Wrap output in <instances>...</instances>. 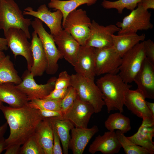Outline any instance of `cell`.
Listing matches in <instances>:
<instances>
[{"instance_id":"obj_45","label":"cell","mask_w":154,"mask_h":154,"mask_svg":"<svg viewBox=\"0 0 154 154\" xmlns=\"http://www.w3.org/2000/svg\"><path fill=\"white\" fill-rule=\"evenodd\" d=\"M147 105L153 116H154V103L146 101Z\"/></svg>"},{"instance_id":"obj_28","label":"cell","mask_w":154,"mask_h":154,"mask_svg":"<svg viewBox=\"0 0 154 154\" xmlns=\"http://www.w3.org/2000/svg\"><path fill=\"white\" fill-rule=\"evenodd\" d=\"M22 80L10 59V56H6L0 62V84L13 83L17 85Z\"/></svg>"},{"instance_id":"obj_22","label":"cell","mask_w":154,"mask_h":154,"mask_svg":"<svg viewBox=\"0 0 154 154\" xmlns=\"http://www.w3.org/2000/svg\"><path fill=\"white\" fill-rule=\"evenodd\" d=\"M154 122L143 120L137 132L133 135L127 137L134 144L140 146L148 151L150 154L154 153Z\"/></svg>"},{"instance_id":"obj_29","label":"cell","mask_w":154,"mask_h":154,"mask_svg":"<svg viewBox=\"0 0 154 154\" xmlns=\"http://www.w3.org/2000/svg\"><path fill=\"white\" fill-rule=\"evenodd\" d=\"M104 125L109 131L118 130L124 134L131 129L129 118L119 112L110 114L105 121Z\"/></svg>"},{"instance_id":"obj_40","label":"cell","mask_w":154,"mask_h":154,"mask_svg":"<svg viewBox=\"0 0 154 154\" xmlns=\"http://www.w3.org/2000/svg\"><path fill=\"white\" fill-rule=\"evenodd\" d=\"M21 145L15 144L7 146L6 149L5 154H20L21 150Z\"/></svg>"},{"instance_id":"obj_21","label":"cell","mask_w":154,"mask_h":154,"mask_svg":"<svg viewBox=\"0 0 154 154\" xmlns=\"http://www.w3.org/2000/svg\"><path fill=\"white\" fill-rule=\"evenodd\" d=\"M32 36L31 43L33 63L30 72L34 77L41 76L46 70L47 60L40 40L34 31Z\"/></svg>"},{"instance_id":"obj_8","label":"cell","mask_w":154,"mask_h":154,"mask_svg":"<svg viewBox=\"0 0 154 154\" xmlns=\"http://www.w3.org/2000/svg\"><path fill=\"white\" fill-rule=\"evenodd\" d=\"M151 14L148 10L141 6L137 7L116 25L120 29L118 34L128 33H136L139 31L152 29L153 25L151 22Z\"/></svg>"},{"instance_id":"obj_18","label":"cell","mask_w":154,"mask_h":154,"mask_svg":"<svg viewBox=\"0 0 154 154\" xmlns=\"http://www.w3.org/2000/svg\"><path fill=\"white\" fill-rule=\"evenodd\" d=\"M53 37L63 57L74 66L80 45L69 33L64 29Z\"/></svg>"},{"instance_id":"obj_12","label":"cell","mask_w":154,"mask_h":154,"mask_svg":"<svg viewBox=\"0 0 154 154\" xmlns=\"http://www.w3.org/2000/svg\"><path fill=\"white\" fill-rule=\"evenodd\" d=\"M95 72L96 76L106 74H117L121 57L113 47L95 48Z\"/></svg>"},{"instance_id":"obj_44","label":"cell","mask_w":154,"mask_h":154,"mask_svg":"<svg viewBox=\"0 0 154 154\" xmlns=\"http://www.w3.org/2000/svg\"><path fill=\"white\" fill-rule=\"evenodd\" d=\"M8 124L6 122L0 126V137L3 136L7 130Z\"/></svg>"},{"instance_id":"obj_14","label":"cell","mask_w":154,"mask_h":154,"mask_svg":"<svg viewBox=\"0 0 154 154\" xmlns=\"http://www.w3.org/2000/svg\"><path fill=\"white\" fill-rule=\"evenodd\" d=\"M95 113L93 106L77 96L71 107L63 115L75 127L87 128L91 117Z\"/></svg>"},{"instance_id":"obj_47","label":"cell","mask_w":154,"mask_h":154,"mask_svg":"<svg viewBox=\"0 0 154 154\" xmlns=\"http://www.w3.org/2000/svg\"><path fill=\"white\" fill-rule=\"evenodd\" d=\"M3 105V102L0 100V108Z\"/></svg>"},{"instance_id":"obj_20","label":"cell","mask_w":154,"mask_h":154,"mask_svg":"<svg viewBox=\"0 0 154 154\" xmlns=\"http://www.w3.org/2000/svg\"><path fill=\"white\" fill-rule=\"evenodd\" d=\"M71 131L69 148L73 154H82L92 137L99 131V129L97 126L94 125L90 128L74 127Z\"/></svg>"},{"instance_id":"obj_42","label":"cell","mask_w":154,"mask_h":154,"mask_svg":"<svg viewBox=\"0 0 154 154\" xmlns=\"http://www.w3.org/2000/svg\"><path fill=\"white\" fill-rule=\"evenodd\" d=\"M8 48L5 38L0 37V50L2 51L6 50Z\"/></svg>"},{"instance_id":"obj_36","label":"cell","mask_w":154,"mask_h":154,"mask_svg":"<svg viewBox=\"0 0 154 154\" xmlns=\"http://www.w3.org/2000/svg\"><path fill=\"white\" fill-rule=\"evenodd\" d=\"M145 53L146 58L154 65V43L151 39L143 41Z\"/></svg>"},{"instance_id":"obj_39","label":"cell","mask_w":154,"mask_h":154,"mask_svg":"<svg viewBox=\"0 0 154 154\" xmlns=\"http://www.w3.org/2000/svg\"><path fill=\"white\" fill-rule=\"evenodd\" d=\"M38 112L43 119L51 117L63 116L61 111L51 110L42 109H38Z\"/></svg>"},{"instance_id":"obj_19","label":"cell","mask_w":154,"mask_h":154,"mask_svg":"<svg viewBox=\"0 0 154 154\" xmlns=\"http://www.w3.org/2000/svg\"><path fill=\"white\" fill-rule=\"evenodd\" d=\"M121 148L116 132L108 131L102 135L96 137L90 145L88 151L92 154L97 152L103 154H114L119 153Z\"/></svg>"},{"instance_id":"obj_32","label":"cell","mask_w":154,"mask_h":154,"mask_svg":"<svg viewBox=\"0 0 154 154\" xmlns=\"http://www.w3.org/2000/svg\"><path fill=\"white\" fill-rule=\"evenodd\" d=\"M62 99H36L29 101L28 104L35 109L60 111Z\"/></svg>"},{"instance_id":"obj_6","label":"cell","mask_w":154,"mask_h":154,"mask_svg":"<svg viewBox=\"0 0 154 154\" xmlns=\"http://www.w3.org/2000/svg\"><path fill=\"white\" fill-rule=\"evenodd\" d=\"M145 57L143 41L123 55L118 74L125 83L129 84L133 82Z\"/></svg>"},{"instance_id":"obj_43","label":"cell","mask_w":154,"mask_h":154,"mask_svg":"<svg viewBox=\"0 0 154 154\" xmlns=\"http://www.w3.org/2000/svg\"><path fill=\"white\" fill-rule=\"evenodd\" d=\"M7 147L5 139L3 136L0 137V154L4 150H5Z\"/></svg>"},{"instance_id":"obj_7","label":"cell","mask_w":154,"mask_h":154,"mask_svg":"<svg viewBox=\"0 0 154 154\" xmlns=\"http://www.w3.org/2000/svg\"><path fill=\"white\" fill-rule=\"evenodd\" d=\"M91 23L86 11L80 9L70 12L62 23V27L80 46L85 45L90 32Z\"/></svg>"},{"instance_id":"obj_25","label":"cell","mask_w":154,"mask_h":154,"mask_svg":"<svg viewBox=\"0 0 154 154\" xmlns=\"http://www.w3.org/2000/svg\"><path fill=\"white\" fill-rule=\"evenodd\" d=\"M34 135L44 154H52L53 131L48 118H44L40 122Z\"/></svg>"},{"instance_id":"obj_33","label":"cell","mask_w":154,"mask_h":154,"mask_svg":"<svg viewBox=\"0 0 154 154\" xmlns=\"http://www.w3.org/2000/svg\"><path fill=\"white\" fill-rule=\"evenodd\" d=\"M22 145L20 154H44L34 134Z\"/></svg>"},{"instance_id":"obj_23","label":"cell","mask_w":154,"mask_h":154,"mask_svg":"<svg viewBox=\"0 0 154 154\" xmlns=\"http://www.w3.org/2000/svg\"><path fill=\"white\" fill-rule=\"evenodd\" d=\"M0 100L15 108L22 107L29 102L27 96L13 83L0 84Z\"/></svg>"},{"instance_id":"obj_26","label":"cell","mask_w":154,"mask_h":154,"mask_svg":"<svg viewBox=\"0 0 154 154\" xmlns=\"http://www.w3.org/2000/svg\"><path fill=\"white\" fill-rule=\"evenodd\" d=\"M52 127L56 132L62 144L63 152L68 153L69 144L70 139V132L74 127L73 123L63 116L48 118Z\"/></svg>"},{"instance_id":"obj_15","label":"cell","mask_w":154,"mask_h":154,"mask_svg":"<svg viewBox=\"0 0 154 154\" xmlns=\"http://www.w3.org/2000/svg\"><path fill=\"white\" fill-rule=\"evenodd\" d=\"M95 49L85 45L80 46L74 66L76 73L93 80L96 76Z\"/></svg>"},{"instance_id":"obj_16","label":"cell","mask_w":154,"mask_h":154,"mask_svg":"<svg viewBox=\"0 0 154 154\" xmlns=\"http://www.w3.org/2000/svg\"><path fill=\"white\" fill-rule=\"evenodd\" d=\"M146 98L137 89L127 90L124 97V105L132 113L143 120L154 122L153 116L147 105Z\"/></svg>"},{"instance_id":"obj_41","label":"cell","mask_w":154,"mask_h":154,"mask_svg":"<svg viewBox=\"0 0 154 154\" xmlns=\"http://www.w3.org/2000/svg\"><path fill=\"white\" fill-rule=\"evenodd\" d=\"M143 9L148 10L149 9H154V0H142L138 4Z\"/></svg>"},{"instance_id":"obj_31","label":"cell","mask_w":154,"mask_h":154,"mask_svg":"<svg viewBox=\"0 0 154 154\" xmlns=\"http://www.w3.org/2000/svg\"><path fill=\"white\" fill-rule=\"evenodd\" d=\"M117 138L126 154H150L144 148L136 145L125 136L124 133L117 130L116 131Z\"/></svg>"},{"instance_id":"obj_3","label":"cell","mask_w":154,"mask_h":154,"mask_svg":"<svg viewBox=\"0 0 154 154\" xmlns=\"http://www.w3.org/2000/svg\"><path fill=\"white\" fill-rule=\"evenodd\" d=\"M31 22L30 19L24 17L14 0H0V29L3 30L4 34L11 28H18L30 39L29 27Z\"/></svg>"},{"instance_id":"obj_35","label":"cell","mask_w":154,"mask_h":154,"mask_svg":"<svg viewBox=\"0 0 154 154\" xmlns=\"http://www.w3.org/2000/svg\"><path fill=\"white\" fill-rule=\"evenodd\" d=\"M71 75L65 71L59 74L55 81L54 89H61L68 88L71 86Z\"/></svg>"},{"instance_id":"obj_9","label":"cell","mask_w":154,"mask_h":154,"mask_svg":"<svg viewBox=\"0 0 154 154\" xmlns=\"http://www.w3.org/2000/svg\"><path fill=\"white\" fill-rule=\"evenodd\" d=\"M34 77L27 70L23 74L21 83L16 85V87L27 96L29 101L44 98L54 90L57 78L52 77L45 84H39L36 83Z\"/></svg>"},{"instance_id":"obj_17","label":"cell","mask_w":154,"mask_h":154,"mask_svg":"<svg viewBox=\"0 0 154 154\" xmlns=\"http://www.w3.org/2000/svg\"><path fill=\"white\" fill-rule=\"evenodd\" d=\"M133 82L145 98L154 99V65L146 57Z\"/></svg>"},{"instance_id":"obj_4","label":"cell","mask_w":154,"mask_h":154,"mask_svg":"<svg viewBox=\"0 0 154 154\" xmlns=\"http://www.w3.org/2000/svg\"><path fill=\"white\" fill-rule=\"evenodd\" d=\"M71 75V86L76 90L77 96L91 104L95 113L100 112L105 104L102 94L94 80L76 73Z\"/></svg>"},{"instance_id":"obj_30","label":"cell","mask_w":154,"mask_h":154,"mask_svg":"<svg viewBox=\"0 0 154 154\" xmlns=\"http://www.w3.org/2000/svg\"><path fill=\"white\" fill-rule=\"evenodd\" d=\"M142 0H117L111 1L104 0L101 3L102 6L106 9H115L118 13H122L125 9L131 11L134 9L138 4Z\"/></svg>"},{"instance_id":"obj_24","label":"cell","mask_w":154,"mask_h":154,"mask_svg":"<svg viewBox=\"0 0 154 154\" xmlns=\"http://www.w3.org/2000/svg\"><path fill=\"white\" fill-rule=\"evenodd\" d=\"M145 34L128 33L112 35L113 47L121 57L127 51L140 42L144 40Z\"/></svg>"},{"instance_id":"obj_37","label":"cell","mask_w":154,"mask_h":154,"mask_svg":"<svg viewBox=\"0 0 154 154\" xmlns=\"http://www.w3.org/2000/svg\"><path fill=\"white\" fill-rule=\"evenodd\" d=\"M68 88L61 89H54L44 98L51 100L62 99L68 92Z\"/></svg>"},{"instance_id":"obj_13","label":"cell","mask_w":154,"mask_h":154,"mask_svg":"<svg viewBox=\"0 0 154 154\" xmlns=\"http://www.w3.org/2000/svg\"><path fill=\"white\" fill-rule=\"evenodd\" d=\"M23 14L34 17L44 23L53 37L57 35L63 30L61 25L63 17L62 13L58 10L52 12L45 4L40 6L36 11L31 7H27L25 9Z\"/></svg>"},{"instance_id":"obj_38","label":"cell","mask_w":154,"mask_h":154,"mask_svg":"<svg viewBox=\"0 0 154 154\" xmlns=\"http://www.w3.org/2000/svg\"><path fill=\"white\" fill-rule=\"evenodd\" d=\"M52 128L53 131L52 154H62L63 152L61 146L60 140L55 130Z\"/></svg>"},{"instance_id":"obj_10","label":"cell","mask_w":154,"mask_h":154,"mask_svg":"<svg viewBox=\"0 0 154 154\" xmlns=\"http://www.w3.org/2000/svg\"><path fill=\"white\" fill-rule=\"evenodd\" d=\"M7 46L15 58L21 56L25 59L27 70L30 71L33 63L31 43L25 32L20 29L11 28L4 34Z\"/></svg>"},{"instance_id":"obj_46","label":"cell","mask_w":154,"mask_h":154,"mask_svg":"<svg viewBox=\"0 0 154 154\" xmlns=\"http://www.w3.org/2000/svg\"><path fill=\"white\" fill-rule=\"evenodd\" d=\"M4 53L0 50V62L5 56Z\"/></svg>"},{"instance_id":"obj_2","label":"cell","mask_w":154,"mask_h":154,"mask_svg":"<svg viewBox=\"0 0 154 154\" xmlns=\"http://www.w3.org/2000/svg\"><path fill=\"white\" fill-rule=\"evenodd\" d=\"M107 112L114 110L123 112L124 97L132 85L125 83L118 74H106L97 80Z\"/></svg>"},{"instance_id":"obj_11","label":"cell","mask_w":154,"mask_h":154,"mask_svg":"<svg viewBox=\"0 0 154 154\" xmlns=\"http://www.w3.org/2000/svg\"><path fill=\"white\" fill-rule=\"evenodd\" d=\"M90 32L85 45L95 48H107L113 46L112 35L118 32L120 29L116 25L106 26L99 25L94 20L90 26Z\"/></svg>"},{"instance_id":"obj_27","label":"cell","mask_w":154,"mask_h":154,"mask_svg":"<svg viewBox=\"0 0 154 154\" xmlns=\"http://www.w3.org/2000/svg\"><path fill=\"white\" fill-rule=\"evenodd\" d=\"M97 1V0H50L48 6L50 8L61 11L63 15V23L68 15L78 7L84 4L91 6Z\"/></svg>"},{"instance_id":"obj_34","label":"cell","mask_w":154,"mask_h":154,"mask_svg":"<svg viewBox=\"0 0 154 154\" xmlns=\"http://www.w3.org/2000/svg\"><path fill=\"white\" fill-rule=\"evenodd\" d=\"M77 96L76 90L72 86L68 88V92L62 99L60 111L63 115L72 106Z\"/></svg>"},{"instance_id":"obj_1","label":"cell","mask_w":154,"mask_h":154,"mask_svg":"<svg viewBox=\"0 0 154 154\" xmlns=\"http://www.w3.org/2000/svg\"><path fill=\"white\" fill-rule=\"evenodd\" d=\"M0 110L10 128L9 135L5 139L6 147L13 144H23L34 134L37 126L43 119L38 110L28 104L17 108L3 105Z\"/></svg>"},{"instance_id":"obj_5","label":"cell","mask_w":154,"mask_h":154,"mask_svg":"<svg viewBox=\"0 0 154 154\" xmlns=\"http://www.w3.org/2000/svg\"><path fill=\"white\" fill-rule=\"evenodd\" d=\"M31 25L40 40L46 56L47 65L46 72L48 74H54L58 68V60L63 57L56 45L54 37L46 31L42 22L38 19L35 18Z\"/></svg>"}]
</instances>
